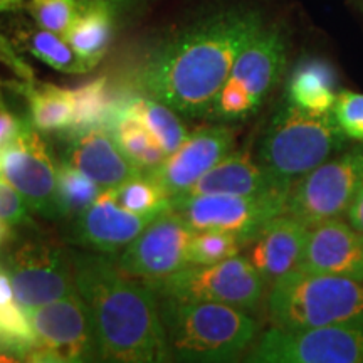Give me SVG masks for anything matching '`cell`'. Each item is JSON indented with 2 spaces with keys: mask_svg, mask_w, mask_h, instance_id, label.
<instances>
[{
  "mask_svg": "<svg viewBox=\"0 0 363 363\" xmlns=\"http://www.w3.org/2000/svg\"><path fill=\"white\" fill-rule=\"evenodd\" d=\"M266 26L251 7L220 9L182 27L145 56L140 88L190 118L207 116L246 44Z\"/></svg>",
  "mask_w": 363,
  "mask_h": 363,
  "instance_id": "1",
  "label": "cell"
},
{
  "mask_svg": "<svg viewBox=\"0 0 363 363\" xmlns=\"http://www.w3.org/2000/svg\"><path fill=\"white\" fill-rule=\"evenodd\" d=\"M76 289L89 306L101 360L155 363L170 360L155 289L131 279L101 254L71 252Z\"/></svg>",
  "mask_w": 363,
  "mask_h": 363,
  "instance_id": "2",
  "label": "cell"
},
{
  "mask_svg": "<svg viewBox=\"0 0 363 363\" xmlns=\"http://www.w3.org/2000/svg\"><path fill=\"white\" fill-rule=\"evenodd\" d=\"M160 316L169 358L180 362H229L256 340V320L242 308L211 301L165 298Z\"/></svg>",
  "mask_w": 363,
  "mask_h": 363,
  "instance_id": "3",
  "label": "cell"
},
{
  "mask_svg": "<svg viewBox=\"0 0 363 363\" xmlns=\"http://www.w3.org/2000/svg\"><path fill=\"white\" fill-rule=\"evenodd\" d=\"M267 311L278 328L360 326L363 278L293 269L271 284Z\"/></svg>",
  "mask_w": 363,
  "mask_h": 363,
  "instance_id": "4",
  "label": "cell"
},
{
  "mask_svg": "<svg viewBox=\"0 0 363 363\" xmlns=\"http://www.w3.org/2000/svg\"><path fill=\"white\" fill-rule=\"evenodd\" d=\"M347 140L333 111L315 115L284 99L262 135L257 160L293 185L299 177L337 155Z\"/></svg>",
  "mask_w": 363,
  "mask_h": 363,
  "instance_id": "5",
  "label": "cell"
},
{
  "mask_svg": "<svg viewBox=\"0 0 363 363\" xmlns=\"http://www.w3.org/2000/svg\"><path fill=\"white\" fill-rule=\"evenodd\" d=\"M286 61L288 45L283 30L266 24L235 59L207 118L219 123H235L252 116L279 83Z\"/></svg>",
  "mask_w": 363,
  "mask_h": 363,
  "instance_id": "6",
  "label": "cell"
},
{
  "mask_svg": "<svg viewBox=\"0 0 363 363\" xmlns=\"http://www.w3.org/2000/svg\"><path fill=\"white\" fill-rule=\"evenodd\" d=\"M363 182V148L328 158L294 182L286 199L284 214L308 227L342 219L355 201Z\"/></svg>",
  "mask_w": 363,
  "mask_h": 363,
  "instance_id": "7",
  "label": "cell"
},
{
  "mask_svg": "<svg viewBox=\"0 0 363 363\" xmlns=\"http://www.w3.org/2000/svg\"><path fill=\"white\" fill-rule=\"evenodd\" d=\"M24 315L35 342L29 362L101 360L93 315L78 291L26 311Z\"/></svg>",
  "mask_w": 363,
  "mask_h": 363,
  "instance_id": "8",
  "label": "cell"
},
{
  "mask_svg": "<svg viewBox=\"0 0 363 363\" xmlns=\"http://www.w3.org/2000/svg\"><path fill=\"white\" fill-rule=\"evenodd\" d=\"M150 284L165 298L252 310L259 305L267 283L247 256L238 254L216 264L185 266L169 278Z\"/></svg>",
  "mask_w": 363,
  "mask_h": 363,
  "instance_id": "9",
  "label": "cell"
},
{
  "mask_svg": "<svg viewBox=\"0 0 363 363\" xmlns=\"http://www.w3.org/2000/svg\"><path fill=\"white\" fill-rule=\"evenodd\" d=\"M254 363H363L360 326H272L249 353Z\"/></svg>",
  "mask_w": 363,
  "mask_h": 363,
  "instance_id": "10",
  "label": "cell"
},
{
  "mask_svg": "<svg viewBox=\"0 0 363 363\" xmlns=\"http://www.w3.org/2000/svg\"><path fill=\"white\" fill-rule=\"evenodd\" d=\"M286 199L283 195L203 194L170 201V208L192 230H225L249 242L267 220L283 214Z\"/></svg>",
  "mask_w": 363,
  "mask_h": 363,
  "instance_id": "11",
  "label": "cell"
},
{
  "mask_svg": "<svg viewBox=\"0 0 363 363\" xmlns=\"http://www.w3.org/2000/svg\"><path fill=\"white\" fill-rule=\"evenodd\" d=\"M0 177L22 195L30 212L57 219V165L40 131L27 125L11 143L0 148Z\"/></svg>",
  "mask_w": 363,
  "mask_h": 363,
  "instance_id": "12",
  "label": "cell"
},
{
  "mask_svg": "<svg viewBox=\"0 0 363 363\" xmlns=\"http://www.w3.org/2000/svg\"><path fill=\"white\" fill-rule=\"evenodd\" d=\"M22 311L76 293L71 254L44 242H30L12 254L7 267Z\"/></svg>",
  "mask_w": 363,
  "mask_h": 363,
  "instance_id": "13",
  "label": "cell"
},
{
  "mask_svg": "<svg viewBox=\"0 0 363 363\" xmlns=\"http://www.w3.org/2000/svg\"><path fill=\"white\" fill-rule=\"evenodd\" d=\"M192 234L194 230L184 219L167 208L125 247L118 266L131 278L147 279L148 283L169 278L189 266L187 246Z\"/></svg>",
  "mask_w": 363,
  "mask_h": 363,
  "instance_id": "14",
  "label": "cell"
},
{
  "mask_svg": "<svg viewBox=\"0 0 363 363\" xmlns=\"http://www.w3.org/2000/svg\"><path fill=\"white\" fill-rule=\"evenodd\" d=\"M234 131L224 125L197 128L148 175L172 201L224 160L234 150Z\"/></svg>",
  "mask_w": 363,
  "mask_h": 363,
  "instance_id": "15",
  "label": "cell"
},
{
  "mask_svg": "<svg viewBox=\"0 0 363 363\" xmlns=\"http://www.w3.org/2000/svg\"><path fill=\"white\" fill-rule=\"evenodd\" d=\"M160 214L128 211L116 201L115 189H104L96 201L76 217L72 239L79 246L96 252L115 254L138 238L145 227Z\"/></svg>",
  "mask_w": 363,
  "mask_h": 363,
  "instance_id": "16",
  "label": "cell"
},
{
  "mask_svg": "<svg viewBox=\"0 0 363 363\" xmlns=\"http://www.w3.org/2000/svg\"><path fill=\"white\" fill-rule=\"evenodd\" d=\"M65 162L79 169L104 189H115L125 182L145 175L118 145L106 126L71 130L65 148Z\"/></svg>",
  "mask_w": 363,
  "mask_h": 363,
  "instance_id": "17",
  "label": "cell"
},
{
  "mask_svg": "<svg viewBox=\"0 0 363 363\" xmlns=\"http://www.w3.org/2000/svg\"><path fill=\"white\" fill-rule=\"evenodd\" d=\"M298 269L363 278V233L343 219L310 227Z\"/></svg>",
  "mask_w": 363,
  "mask_h": 363,
  "instance_id": "18",
  "label": "cell"
},
{
  "mask_svg": "<svg viewBox=\"0 0 363 363\" xmlns=\"http://www.w3.org/2000/svg\"><path fill=\"white\" fill-rule=\"evenodd\" d=\"M291 185L271 174L247 150L230 152L197 184L172 199H187L203 194L227 195H283L288 197Z\"/></svg>",
  "mask_w": 363,
  "mask_h": 363,
  "instance_id": "19",
  "label": "cell"
},
{
  "mask_svg": "<svg viewBox=\"0 0 363 363\" xmlns=\"http://www.w3.org/2000/svg\"><path fill=\"white\" fill-rule=\"evenodd\" d=\"M310 227L288 214L267 220L251 239L249 261L261 272L266 283L296 269L305 251Z\"/></svg>",
  "mask_w": 363,
  "mask_h": 363,
  "instance_id": "20",
  "label": "cell"
},
{
  "mask_svg": "<svg viewBox=\"0 0 363 363\" xmlns=\"http://www.w3.org/2000/svg\"><path fill=\"white\" fill-rule=\"evenodd\" d=\"M6 39L12 44L13 49L30 54L38 61L51 66L59 72L84 74V72L93 71L71 48L65 35L43 29L34 21L33 24L26 21H16L6 34Z\"/></svg>",
  "mask_w": 363,
  "mask_h": 363,
  "instance_id": "21",
  "label": "cell"
},
{
  "mask_svg": "<svg viewBox=\"0 0 363 363\" xmlns=\"http://www.w3.org/2000/svg\"><path fill=\"white\" fill-rule=\"evenodd\" d=\"M338 93L337 72L323 59H305L299 62L286 86V99L315 115L333 111Z\"/></svg>",
  "mask_w": 363,
  "mask_h": 363,
  "instance_id": "22",
  "label": "cell"
},
{
  "mask_svg": "<svg viewBox=\"0 0 363 363\" xmlns=\"http://www.w3.org/2000/svg\"><path fill=\"white\" fill-rule=\"evenodd\" d=\"M116 16L103 4L79 6V12L65 38L81 59L94 69L99 65L115 33Z\"/></svg>",
  "mask_w": 363,
  "mask_h": 363,
  "instance_id": "23",
  "label": "cell"
},
{
  "mask_svg": "<svg viewBox=\"0 0 363 363\" xmlns=\"http://www.w3.org/2000/svg\"><path fill=\"white\" fill-rule=\"evenodd\" d=\"M108 128L115 135L118 145L126 155L148 174L158 169L169 157V153L157 142L155 136L150 133L147 126L121 108L113 110Z\"/></svg>",
  "mask_w": 363,
  "mask_h": 363,
  "instance_id": "24",
  "label": "cell"
},
{
  "mask_svg": "<svg viewBox=\"0 0 363 363\" xmlns=\"http://www.w3.org/2000/svg\"><path fill=\"white\" fill-rule=\"evenodd\" d=\"M121 110L138 118L169 155L184 143L189 135L187 126L184 125L174 108L145 93L142 96L131 98L121 106Z\"/></svg>",
  "mask_w": 363,
  "mask_h": 363,
  "instance_id": "25",
  "label": "cell"
},
{
  "mask_svg": "<svg viewBox=\"0 0 363 363\" xmlns=\"http://www.w3.org/2000/svg\"><path fill=\"white\" fill-rule=\"evenodd\" d=\"M22 91L29 99L30 125L38 131H65L72 125L71 89L54 84H24Z\"/></svg>",
  "mask_w": 363,
  "mask_h": 363,
  "instance_id": "26",
  "label": "cell"
},
{
  "mask_svg": "<svg viewBox=\"0 0 363 363\" xmlns=\"http://www.w3.org/2000/svg\"><path fill=\"white\" fill-rule=\"evenodd\" d=\"M71 130H84L93 128V126H106L108 128L115 108H113L110 94H108L106 78L93 79L79 88L71 89Z\"/></svg>",
  "mask_w": 363,
  "mask_h": 363,
  "instance_id": "27",
  "label": "cell"
},
{
  "mask_svg": "<svg viewBox=\"0 0 363 363\" xmlns=\"http://www.w3.org/2000/svg\"><path fill=\"white\" fill-rule=\"evenodd\" d=\"M104 187L62 160L57 165V206L61 217H78L98 199Z\"/></svg>",
  "mask_w": 363,
  "mask_h": 363,
  "instance_id": "28",
  "label": "cell"
},
{
  "mask_svg": "<svg viewBox=\"0 0 363 363\" xmlns=\"http://www.w3.org/2000/svg\"><path fill=\"white\" fill-rule=\"evenodd\" d=\"M247 240L225 230H194L187 246L189 266H207L238 256Z\"/></svg>",
  "mask_w": 363,
  "mask_h": 363,
  "instance_id": "29",
  "label": "cell"
},
{
  "mask_svg": "<svg viewBox=\"0 0 363 363\" xmlns=\"http://www.w3.org/2000/svg\"><path fill=\"white\" fill-rule=\"evenodd\" d=\"M115 197L125 208L138 214H160L170 208V199L150 175L136 177L115 187Z\"/></svg>",
  "mask_w": 363,
  "mask_h": 363,
  "instance_id": "30",
  "label": "cell"
},
{
  "mask_svg": "<svg viewBox=\"0 0 363 363\" xmlns=\"http://www.w3.org/2000/svg\"><path fill=\"white\" fill-rule=\"evenodd\" d=\"M29 17L43 29L66 35L79 12L76 0H26Z\"/></svg>",
  "mask_w": 363,
  "mask_h": 363,
  "instance_id": "31",
  "label": "cell"
},
{
  "mask_svg": "<svg viewBox=\"0 0 363 363\" xmlns=\"http://www.w3.org/2000/svg\"><path fill=\"white\" fill-rule=\"evenodd\" d=\"M0 330L34 340L29 321H27L24 311L17 303L9 272L2 267H0Z\"/></svg>",
  "mask_w": 363,
  "mask_h": 363,
  "instance_id": "32",
  "label": "cell"
},
{
  "mask_svg": "<svg viewBox=\"0 0 363 363\" xmlns=\"http://www.w3.org/2000/svg\"><path fill=\"white\" fill-rule=\"evenodd\" d=\"M333 113L345 136L363 143V94L347 89L340 91Z\"/></svg>",
  "mask_w": 363,
  "mask_h": 363,
  "instance_id": "33",
  "label": "cell"
},
{
  "mask_svg": "<svg viewBox=\"0 0 363 363\" xmlns=\"http://www.w3.org/2000/svg\"><path fill=\"white\" fill-rule=\"evenodd\" d=\"M30 208L22 195L9 182L0 177V220L11 227L30 222Z\"/></svg>",
  "mask_w": 363,
  "mask_h": 363,
  "instance_id": "34",
  "label": "cell"
},
{
  "mask_svg": "<svg viewBox=\"0 0 363 363\" xmlns=\"http://www.w3.org/2000/svg\"><path fill=\"white\" fill-rule=\"evenodd\" d=\"M29 123L22 121L0 103V148L11 143Z\"/></svg>",
  "mask_w": 363,
  "mask_h": 363,
  "instance_id": "35",
  "label": "cell"
},
{
  "mask_svg": "<svg viewBox=\"0 0 363 363\" xmlns=\"http://www.w3.org/2000/svg\"><path fill=\"white\" fill-rule=\"evenodd\" d=\"M347 219L353 227H355V229L363 233V182H362L360 189H358L355 201H353L350 208H348Z\"/></svg>",
  "mask_w": 363,
  "mask_h": 363,
  "instance_id": "36",
  "label": "cell"
},
{
  "mask_svg": "<svg viewBox=\"0 0 363 363\" xmlns=\"http://www.w3.org/2000/svg\"><path fill=\"white\" fill-rule=\"evenodd\" d=\"M78 6H86V4H103L106 6L110 11L115 13L116 19L121 16V13L130 11L135 4H138L140 0H76Z\"/></svg>",
  "mask_w": 363,
  "mask_h": 363,
  "instance_id": "37",
  "label": "cell"
},
{
  "mask_svg": "<svg viewBox=\"0 0 363 363\" xmlns=\"http://www.w3.org/2000/svg\"><path fill=\"white\" fill-rule=\"evenodd\" d=\"M26 6V0H0V17L6 13H17Z\"/></svg>",
  "mask_w": 363,
  "mask_h": 363,
  "instance_id": "38",
  "label": "cell"
},
{
  "mask_svg": "<svg viewBox=\"0 0 363 363\" xmlns=\"http://www.w3.org/2000/svg\"><path fill=\"white\" fill-rule=\"evenodd\" d=\"M11 234H12V227L6 224V222L0 220V246H2V244L6 242L9 238H11Z\"/></svg>",
  "mask_w": 363,
  "mask_h": 363,
  "instance_id": "39",
  "label": "cell"
}]
</instances>
